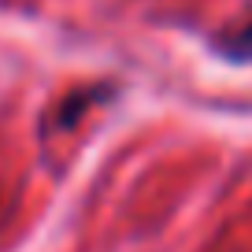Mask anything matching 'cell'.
Wrapping results in <instances>:
<instances>
[{"label":"cell","instance_id":"cell-1","mask_svg":"<svg viewBox=\"0 0 252 252\" xmlns=\"http://www.w3.org/2000/svg\"><path fill=\"white\" fill-rule=\"evenodd\" d=\"M215 48H219L226 60H234V63H252V19L245 26H237L234 33L219 37V41H215Z\"/></svg>","mask_w":252,"mask_h":252}]
</instances>
